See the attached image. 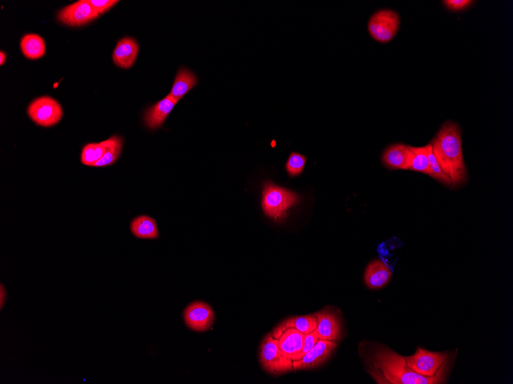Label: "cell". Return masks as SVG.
I'll use <instances>...</instances> for the list:
<instances>
[{
  "label": "cell",
  "mask_w": 513,
  "mask_h": 384,
  "mask_svg": "<svg viewBox=\"0 0 513 384\" xmlns=\"http://www.w3.org/2000/svg\"><path fill=\"white\" fill-rule=\"evenodd\" d=\"M109 145L107 148H106L102 158L100 160V162L95 164L93 167H101L112 165L116 162L119 157L122 148V138L119 136H113L109 138Z\"/></svg>",
  "instance_id": "603a6c76"
},
{
  "label": "cell",
  "mask_w": 513,
  "mask_h": 384,
  "mask_svg": "<svg viewBox=\"0 0 513 384\" xmlns=\"http://www.w3.org/2000/svg\"><path fill=\"white\" fill-rule=\"evenodd\" d=\"M449 359L447 353L432 352L418 348L414 354L406 356L409 367L415 373L426 378H435L446 374Z\"/></svg>",
  "instance_id": "277c9868"
},
{
  "label": "cell",
  "mask_w": 513,
  "mask_h": 384,
  "mask_svg": "<svg viewBox=\"0 0 513 384\" xmlns=\"http://www.w3.org/2000/svg\"><path fill=\"white\" fill-rule=\"evenodd\" d=\"M392 272L382 260L371 262L365 273V282L370 289H379L385 287L391 280Z\"/></svg>",
  "instance_id": "2e32d148"
},
{
  "label": "cell",
  "mask_w": 513,
  "mask_h": 384,
  "mask_svg": "<svg viewBox=\"0 0 513 384\" xmlns=\"http://www.w3.org/2000/svg\"><path fill=\"white\" fill-rule=\"evenodd\" d=\"M317 327V320L314 315L292 317L283 321L274 330H282L287 328H295L305 335L314 332Z\"/></svg>",
  "instance_id": "ffe728a7"
},
{
  "label": "cell",
  "mask_w": 513,
  "mask_h": 384,
  "mask_svg": "<svg viewBox=\"0 0 513 384\" xmlns=\"http://www.w3.org/2000/svg\"><path fill=\"white\" fill-rule=\"evenodd\" d=\"M0 65L3 66L6 61V55L4 52H0Z\"/></svg>",
  "instance_id": "f546056e"
},
{
  "label": "cell",
  "mask_w": 513,
  "mask_h": 384,
  "mask_svg": "<svg viewBox=\"0 0 513 384\" xmlns=\"http://www.w3.org/2000/svg\"><path fill=\"white\" fill-rule=\"evenodd\" d=\"M109 143L108 139L101 143H92V144L86 145L82 151L81 162L84 165L93 167L102 158Z\"/></svg>",
  "instance_id": "7402d4cb"
},
{
  "label": "cell",
  "mask_w": 513,
  "mask_h": 384,
  "mask_svg": "<svg viewBox=\"0 0 513 384\" xmlns=\"http://www.w3.org/2000/svg\"><path fill=\"white\" fill-rule=\"evenodd\" d=\"M427 148L428 150L429 162L432 174V177L445 186H451L452 183H451L450 179L444 173L443 171H442V169L437 162L435 155L432 154L431 145H428Z\"/></svg>",
  "instance_id": "d4e9b609"
},
{
  "label": "cell",
  "mask_w": 513,
  "mask_h": 384,
  "mask_svg": "<svg viewBox=\"0 0 513 384\" xmlns=\"http://www.w3.org/2000/svg\"><path fill=\"white\" fill-rule=\"evenodd\" d=\"M29 117L42 127H52L63 118L64 111L60 104L49 96H42L31 102L28 107Z\"/></svg>",
  "instance_id": "52a82bcc"
},
{
  "label": "cell",
  "mask_w": 513,
  "mask_h": 384,
  "mask_svg": "<svg viewBox=\"0 0 513 384\" xmlns=\"http://www.w3.org/2000/svg\"><path fill=\"white\" fill-rule=\"evenodd\" d=\"M447 10L453 12H459L466 10L474 2L471 0H446L443 2Z\"/></svg>",
  "instance_id": "4316f807"
},
{
  "label": "cell",
  "mask_w": 513,
  "mask_h": 384,
  "mask_svg": "<svg viewBox=\"0 0 513 384\" xmlns=\"http://www.w3.org/2000/svg\"><path fill=\"white\" fill-rule=\"evenodd\" d=\"M337 343L318 340L312 350H309L299 361H293V371H302L320 367L333 354Z\"/></svg>",
  "instance_id": "30bf717a"
},
{
  "label": "cell",
  "mask_w": 513,
  "mask_h": 384,
  "mask_svg": "<svg viewBox=\"0 0 513 384\" xmlns=\"http://www.w3.org/2000/svg\"><path fill=\"white\" fill-rule=\"evenodd\" d=\"M132 234L138 239H153L158 237V230L154 219L148 216H140L131 222Z\"/></svg>",
  "instance_id": "d6986e66"
},
{
  "label": "cell",
  "mask_w": 513,
  "mask_h": 384,
  "mask_svg": "<svg viewBox=\"0 0 513 384\" xmlns=\"http://www.w3.org/2000/svg\"><path fill=\"white\" fill-rule=\"evenodd\" d=\"M178 102L169 95L164 100L148 109L145 114V121L147 127L150 129H157L162 127L167 116Z\"/></svg>",
  "instance_id": "5bb4252c"
},
{
  "label": "cell",
  "mask_w": 513,
  "mask_h": 384,
  "mask_svg": "<svg viewBox=\"0 0 513 384\" xmlns=\"http://www.w3.org/2000/svg\"><path fill=\"white\" fill-rule=\"evenodd\" d=\"M260 362L265 371L272 374L293 371V361L283 354L278 339L271 333L264 337L260 347Z\"/></svg>",
  "instance_id": "5b68a950"
},
{
  "label": "cell",
  "mask_w": 513,
  "mask_h": 384,
  "mask_svg": "<svg viewBox=\"0 0 513 384\" xmlns=\"http://www.w3.org/2000/svg\"><path fill=\"white\" fill-rule=\"evenodd\" d=\"M306 162L307 157L305 155L292 152L286 163V169L290 176L295 177L302 174Z\"/></svg>",
  "instance_id": "cb8c5ba5"
},
{
  "label": "cell",
  "mask_w": 513,
  "mask_h": 384,
  "mask_svg": "<svg viewBox=\"0 0 513 384\" xmlns=\"http://www.w3.org/2000/svg\"><path fill=\"white\" fill-rule=\"evenodd\" d=\"M410 171L420 172L432 177V174L429 162L428 150L426 147L414 148L410 146Z\"/></svg>",
  "instance_id": "44dd1931"
},
{
  "label": "cell",
  "mask_w": 513,
  "mask_h": 384,
  "mask_svg": "<svg viewBox=\"0 0 513 384\" xmlns=\"http://www.w3.org/2000/svg\"><path fill=\"white\" fill-rule=\"evenodd\" d=\"M138 52V44L134 39L123 38L118 42L114 49V64L122 68H130L135 64Z\"/></svg>",
  "instance_id": "4fadbf2b"
},
{
  "label": "cell",
  "mask_w": 513,
  "mask_h": 384,
  "mask_svg": "<svg viewBox=\"0 0 513 384\" xmlns=\"http://www.w3.org/2000/svg\"><path fill=\"white\" fill-rule=\"evenodd\" d=\"M99 16L98 13L88 2V0H79V1L67 6L57 15L60 23L72 26V28H78V26L90 23Z\"/></svg>",
  "instance_id": "ba28073f"
},
{
  "label": "cell",
  "mask_w": 513,
  "mask_h": 384,
  "mask_svg": "<svg viewBox=\"0 0 513 384\" xmlns=\"http://www.w3.org/2000/svg\"><path fill=\"white\" fill-rule=\"evenodd\" d=\"M23 56L28 59L37 60L45 55V41L37 34H26L20 42Z\"/></svg>",
  "instance_id": "ac0fdd59"
},
{
  "label": "cell",
  "mask_w": 513,
  "mask_h": 384,
  "mask_svg": "<svg viewBox=\"0 0 513 384\" xmlns=\"http://www.w3.org/2000/svg\"><path fill=\"white\" fill-rule=\"evenodd\" d=\"M461 135L459 124L447 121L430 142L432 154L442 171L450 179L452 188L461 186L467 181Z\"/></svg>",
  "instance_id": "6da1fadb"
},
{
  "label": "cell",
  "mask_w": 513,
  "mask_h": 384,
  "mask_svg": "<svg viewBox=\"0 0 513 384\" xmlns=\"http://www.w3.org/2000/svg\"><path fill=\"white\" fill-rule=\"evenodd\" d=\"M317 336L319 340L338 342L341 337V321L337 314L331 309H323L317 312Z\"/></svg>",
  "instance_id": "7c38bea8"
},
{
  "label": "cell",
  "mask_w": 513,
  "mask_h": 384,
  "mask_svg": "<svg viewBox=\"0 0 513 384\" xmlns=\"http://www.w3.org/2000/svg\"><path fill=\"white\" fill-rule=\"evenodd\" d=\"M299 196L268 181L264 184L262 209L266 215L278 221L285 219L288 210L295 206Z\"/></svg>",
  "instance_id": "3957f363"
},
{
  "label": "cell",
  "mask_w": 513,
  "mask_h": 384,
  "mask_svg": "<svg viewBox=\"0 0 513 384\" xmlns=\"http://www.w3.org/2000/svg\"><path fill=\"white\" fill-rule=\"evenodd\" d=\"M6 297L7 292L4 287V284H1V285H0V308H1V310L3 309L4 304L6 303Z\"/></svg>",
  "instance_id": "f1b7e54d"
},
{
  "label": "cell",
  "mask_w": 513,
  "mask_h": 384,
  "mask_svg": "<svg viewBox=\"0 0 513 384\" xmlns=\"http://www.w3.org/2000/svg\"><path fill=\"white\" fill-rule=\"evenodd\" d=\"M410 146L396 144L388 147L382 155L384 165L391 169H409Z\"/></svg>",
  "instance_id": "9a60e30c"
},
{
  "label": "cell",
  "mask_w": 513,
  "mask_h": 384,
  "mask_svg": "<svg viewBox=\"0 0 513 384\" xmlns=\"http://www.w3.org/2000/svg\"><path fill=\"white\" fill-rule=\"evenodd\" d=\"M88 2L95 8L98 14L102 15L109 11L114 6H116L119 1L116 0H88Z\"/></svg>",
  "instance_id": "484cf974"
},
{
  "label": "cell",
  "mask_w": 513,
  "mask_h": 384,
  "mask_svg": "<svg viewBox=\"0 0 513 384\" xmlns=\"http://www.w3.org/2000/svg\"><path fill=\"white\" fill-rule=\"evenodd\" d=\"M368 371L380 384H439L446 378V374L435 378L421 376L409 367L406 356L384 347H377L373 352Z\"/></svg>",
  "instance_id": "7a4b0ae2"
},
{
  "label": "cell",
  "mask_w": 513,
  "mask_h": 384,
  "mask_svg": "<svg viewBox=\"0 0 513 384\" xmlns=\"http://www.w3.org/2000/svg\"><path fill=\"white\" fill-rule=\"evenodd\" d=\"M318 340H319V338H318L317 336V329L314 330V332H312V333L306 335L304 342L303 350L302 353H300V359H302V357L305 354H306L309 350L312 349Z\"/></svg>",
  "instance_id": "83f0119b"
},
{
  "label": "cell",
  "mask_w": 513,
  "mask_h": 384,
  "mask_svg": "<svg viewBox=\"0 0 513 384\" xmlns=\"http://www.w3.org/2000/svg\"><path fill=\"white\" fill-rule=\"evenodd\" d=\"M271 335L274 338L278 339L281 350L288 359L292 361L300 360L306 335L300 332L295 328H287L282 330H273Z\"/></svg>",
  "instance_id": "8fae6325"
},
{
  "label": "cell",
  "mask_w": 513,
  "mask_h": 384,
  "mask_svg": "<svg viewBox=\"0 0 513 384\" xmlns=\"http://www.w3.org/2000/svg\"><path fill=\"white\" fill-rule=\"evenodd\" d=\"M400 16L392 10L383 8L375 13L368 21L367 30L375 40L380 43L391 42L400 28Z\"/></svg>",
  "instance_id": "8992f818"
},
{
  "label": "cell",
  "mask_w": 513,
  "mask_h": 384,
  "mask_svg": "<svg viewBox=\"0 0 513 384\" xmlns=\"http://www.w3.org/2000/svg\"><path fill=\"white\" fill-rule=\"evenodd\" d=\"M197 78L187 68H181L175 79L170 95L179 102L191 89L196 85Z\"/></svg>",
  "instance_id": "e0dca14e"
},
{
  "label": "cell",
  "mask_w": 513,
  "mask_h": 384,
  "mask_svg": "<svg viewBox=\"0 0 513 384\" xmlns=\"http://www.w3.org/2000/svg\"><path fill=\"white\" fill-rule=\"evenodd\" d=\"M184 319L185 324L196 332H206L215 320L214 311L202 301H194L184 309Z\"/></svg>",
  "instance_id": "9c48e42d"
}]
</instances>
